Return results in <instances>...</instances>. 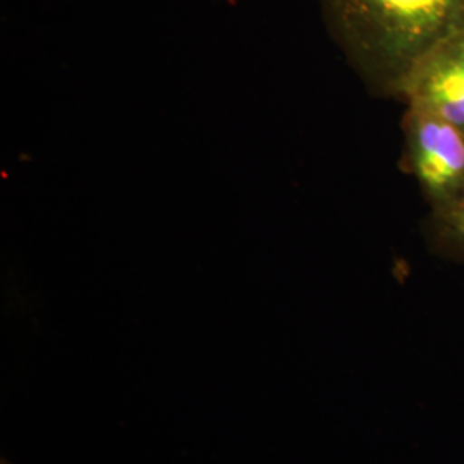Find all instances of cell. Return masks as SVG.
Here are the masks:
<instances>
[{
  "label": "cell",
  "mask_w": 464,
  "mask_h": 464,
  "mask_svg": "<svg viewBox=\"0 0 464 464\" xmlns=\"http://www.w3.org/2000/svg\"><path fill=\"white\" fill-rule=\"evenodd\" d=\"M325 26L366 88L399 99L420 64L464 34V0H318Z\"/></svg>",
  "instance_id": "obj_1"
},
{
  "label": "cell",
  "mask_w": 464,
  "mask_h": 464,
  "mask_svg": "<svg viewBox=\"0 0 464 464\" xmlns=\"http://www.w3.org/2000/svg\"><path fill=\"white\" fill-rule=\"evenodd\" d=\"M402 162L429 207V216L464 198V133L442 117L404 105Z\"/></svg>",
  "instance_id": "obj_2"
},
{
  "label": "cell",
  "mask_w": 464,
  "mask_h": 464,
  "mask_svg": "<svg viewBox=\"0 0 464 464\" xmlns=\"http://www.w3.org/2000/svg\"><path fill=\"white\" fill-rule=\"evenodd\" d=\"M401 102L442 117L464 133V34L449 40L420 64Z\"/></svg>",
  "instance_id": "obj_3"
},
{
  "label": "cell",
  "mask_w": 464,
  "mask_h": 464,
  "mask_svg": "<svg viewBox=\"0 0 464 464\" xmlns=\"http://www.w3.org/2000/svg\"><path fill=\"white\" fill-rule=\"evenodd\" d=\"M423 236L431 253L464 266V198L446 212L427 216Z\"/></svg>",
  "instance_id": "obj_4"
}]
</instances>
